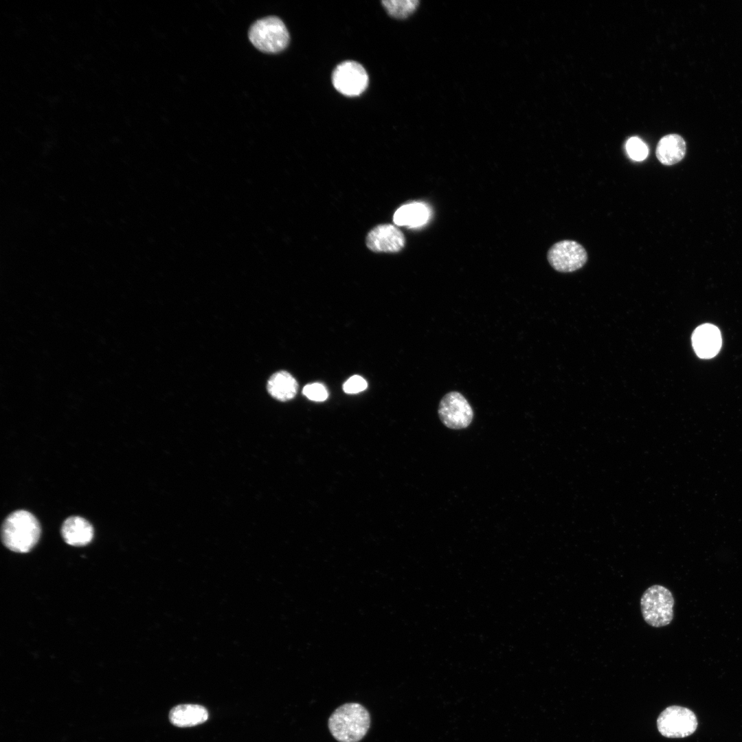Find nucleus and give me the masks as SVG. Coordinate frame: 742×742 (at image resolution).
<instances>
[{
    "label": "nucleus",
    "instance_id": "8",
    "mask_svg": "<svg viewBox=\"0 0 742 742\" xmlns=\"http://www.w3.org/2000/svg\"><path fill=\"white\" fill-rule=\"evenodd\" d=\"M335 88L346 96H357L368 87V76L366 69L355 61H345L337 66L332 75Z\"/></svg>",
    "mask_w": 742,
    "mask_h": 742
},
{
    "label": "nucleus",
    "instance_id": "7",
    "mask_svg": "<svg viewBox=\"0 0 742 742\" xmlns=\"http://www.w3.org/2000/svg\"><path fill=\"white\" fill-rule=\"evenodd\" d=\"M547 258L556 271L569 273L583 267L588 257L585 249L580 243L564 240L556 243L550 248Z\"/></svg>",
    "mask_w": 742,
    "mask_h": 742
},
{
    "label": "nucleus",
    "instance_id": "15",
    "mask_svg": "<svg viewBox=\"0 0 742 742\" xmlns=\"http://www.w3.org/2000/svg\"><path fill=\"white\" fill-rule=\"evenodd\" d=\"M269 393L277 400L286 401L297 394L298 384L295 378L286 371L274 373L267 382Z\"/></svg>",
    "mask_w": 742,
    "mask_h": 742
},
{
    "label": "nucleus",
    "instance_id": "19",
    "mask_svg": "<svg viewBox=\"0 0 742 742\" xmlns=\"http://www.w3.org/2000/svg\"><path fill=\"white\" fill-rule=\"evenodd\" d=\"M366 381L359 375L350 377L343 385V390L347 394H356L366 389Z\"/></svg>",
    "mask_w": 742,
    "mask_h": 742
},
{
    "label": "nucleus",
    "instance_id": "11",
    "mask_svg": "<svg viewBox=\"0 0 742 742\" xmlns=\"http://www.w3.org/2000/svg\"><path fill=\"white\" fill-rule=\"evenodd\" d=\"M61 535L67 544L83 546L91 541L93 529L91 524L85 519L79 516H72L63 522Z\"/></svg>",
    "mask_w": 742,
    "mask_h": 742
},
{
    "label": "nucleus",
    "instance_id": "14",
    "mask_svg": "<svg viewBox=\"0 0 742 742\" xmlns=\"http://www.w3.org/2000/svg\"><path fill=\"white\" fill-rule=\"evenodd\" d=\"M429 216L428 207L422 203H411L400 207L393 216L394 223L400 226L416 227L425 224Z\"/></svg>",
    "mask_w": 742,
    "mask_h": 742
},
{
    "label": "nucleus",
    "instance_id": "2",
    "mask_svg": "<svg viewBox=\"0 0 742 742\" xmlns=\"http://www.w3.org/2000/svg\"><path fill=\"white\" fill-rule=\"evenodd\" d=\"M370 717L365 707L348 703L337 708L328 719V728L339 742H359L370 728Z\"/></svg>",
    "mask_w": 742,
    "mask_h": 742
},
{
    "label": "nucleus",
    "instance_id": "4",
    "mask_svg": "<svg viewBox=\"0 0 742 742\" xmlns=\"http://www.w3.org/2000/svg\"><path fill=\"white\" fill-rule=\"evenodd\" d=\"M675 600L671 591L660 585L649 587L640 599V608L644 621L651 627H662L669 625L673 618Z\"/></svg>",
    "mask_w": 742,
    "mask_h": 742
},
{
    "label": "nucleus",
    "instance_id": "3",
    "mask_svg": "<svg viewBox=\"0 0 742 742\" xmlns=\"http://www.w3.org/2000/svg\"><path fill=\"white\" fill-rule=\"evenodd\" d=\"M249 38L253 45L265 53H278L289 43V32L277 16H267L256 21L249 30Z\"/></svg>",
    "mask_w": 742,
    "mask_h": 742
},
{
    "label": "nucleus",
    "instance_id": "6",
    "mask_svg": "<svg viewBox=\"0 0 742 742\" xmlns=\"http://www.w3.org/2000/svg\"><path fill=\"white\" fill-rule=\"evenodd\" d=\"M438 413L443 425L451 429L466 428L473 418L471 405L461 393L456 391L448 392L442 398Z\"/></svg>",
    "mask_w": 742,
    "mask_h": 742
},
{
    "label": "nucleus",
    "instance_id": "13",
    "mask_svg": "<svg viewBox=\"0 0 742 742\" xmlns=\"http://www.w3.org/2000/svg\"><path fill=\"white\" fill-rule=\"evenodd\" d=\"M208 719L206 708L198 704H181L171 709L169 719L175 726L185 728L205 722Z\"/></svg>",
    "mask_w": 742,
    "mask_h": 742
},
{
    "label": "nucleus",
    "instance_id": "5",
    "mask_svg": "<svg viewBox=\"0 0 742 742\" xmlns=\"http://www.w3.org/2000/svg\"><path fill=\"white\" fill-rule=\"evenodd\" d=\"M662 735L668 738H684L693 734L697 728V716L690 709L671 706L664 709L657 720Z\"/></svg>",
    "mask_w": 742,
    "mask_h": 742
},
{
    "label": "nucleus",
    "instance_id": "1",
    "mask_svg": "<svg viewBox=\"0 0 742 742\" xmlns=\"http://www.w3.org/2000/svg\"><path fill=\"white\" fill-rule=\"evenodd\" d=\"M41 526L37 519L30 512L16 510L10 514L1 526V539L9 550L25 553L37 543Z\"/></svg>",
    "mask_w": 742,
    "mask_h": 742
},
{
    "label": "nucleus",
    "instance_id": "10",
    "mask_svg": "<svg viewBox=\"0 0 742 742\" xmlns=\"http://www.w3.org/2000/svg\"><path fill=\"white\" fill-rule=\"evenodd\" d=\"M692 344L699 357L710 359L715 357L721 346L719 328L710 324L700 325L693 333Z\"/></svg>",
    "mask_w": 742,
    "mask_h": 742
},
{
    "label": "nucleus",
    "instance_id": "16",
    "mask_svg": "<svg viewBox=\"0 0 742 742\" xmlns=\"http://www.w3.org/2000/svg\"><path fill=\"white\" fill-rule=\"evenodd\" d=\"M381 3L390 15L398 19L410 15L418 4L416 0H389Z\"/></svg>",
    "mask_w": 742,
    "mask_h": 742
},
{
    "label": "nucleus",
    "instance_id": "9",
    "mask_svg": "<svg viewBox=\"0 0 742 742\" xmlns=\"http://www.w3.org/2000/svg\"><path fill=\"white\" fill-rule=\"evenodd\" d=\"M366 244L374 252L396 253L405 247V238L396 226L381 224L368 232Z\"/></svg>",
    "mask_w": 742,
    "mask_h": 742
},
{
    "label": "nucleus",
    "instance_id": "12",
    "mask_svg": "<svg viewBox=\"0 0 742 742\" xmlns=\"http://www.w3.org/2000/svg\"><path fill=\"white\" fill-rule=\"evenodd\" d=\"M686 142L677 134L664 136L656 147V157L663 165L671 166L679 162L686 154Z\"/></svg>",
    "mask_w": 742,
    "mask_h": 742
},
{
    "label": "nucleus",
    "instance_id": "18",
    "mask_svg": "<svg viewBox=\"0 0 742 742\" xmlns=\"http://www.w3.org/2000/svg\"><path fill=\"white\" fill-rule=\"evenodd\" d=\"M302 393L310 400L314 401H324L328 396L326 387L319 383H313L305 385Z\"/></svg>",
    "mask_w": 742,
    "mask_h": 742
},
{
    "label": "nucleus",
    "instance_id": "17",
    "mask_svg": "<svg viewBox=\"0 0 742 742\" xmlns=\"http://www.w3.org/2000/svg\"><path fill=\"white\" fill-rule=\"evenodd\" d=\"M626 149L629 157L636 161L645 159L649 153L647 144L638 137H632L627 140Z\"/></svg>",
    "mask_w": 742,
    "mask_h": 742
}]
</instances>
